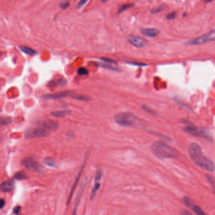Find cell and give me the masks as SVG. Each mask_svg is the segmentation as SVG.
<instances>
[{
  "label": "cell",
  "instance_id": "1",
  "mask_svg": "<svg viewBox=\"0 0 215 215\" xmlns=\"http://www.w3.org/2000/svg\"><path fill=\"white\" fill-rule=\"evenodd\" d=\"M189 155L196 165L208 172H214L215 165L211 160L204 156L201 148L197 143H192L189 147Z\"/></svg>",
  "mask_w": 215,
  "mask_h": 215
},
{
  "label": "cell",
  "instance_id": "2",
  "mask_svg": "<svg viewBox=\"0 0 215 215\" xmlns=\"http://www.w3.org/2000/svg\"><path fill=\"white\" fill-rule=\"evenodd\" d=\"M152 151L158 158H172L177 157L178 153L175 149L162 141H155L151 146Z\"/></svg>",
  "mask_w": 215,
  "mask_h": 215
},
{
  "label": "cell",
  "instance_id": "3",
  "mask_svg": "<svg viewBox=\"0 0 215 215\" xmlns=\"http://www.w3.org/2000/svg\"><path fill=\"white\" fill-rule=\"evenodd\" d=\"M114 120L119 125L124 127L137 126L140 122L138 117L129 113H121L116 114Z\"/></svg>",
  "mask_w": 215,
  "mask_h": 215
},
{
  "label": "cell",
  "instance_id": "4",
  "mask_svg": "<svg viewBox=\"0 0 215 215\" xmlns=\"http://www.w3.org/2000/svg\"><path fill=\"white\" fill-rule=\"evenodd\" d=\"M51 131L46 129L43 127H35V128L30 129L25 133V137L27 138H37L46 137L49 135Z\"/></svg>",
  "mask_w": 215,
  "mask_h": 215
},
{
  "label": "cell",
  "instance_id": "5",
  "mask_svg": "<svg viewBox=\"0 0 215 215\" xmlns=\"http://www.w3.org/2000/svg\"><path fill=\"white\" fill-rule=\"evenodd\" d=\"M215 40V30H212L208 33L204 34L197 38L191 40L189 42L191 45H201L209 42L214 41Z\"/></svg>",
  "mask_w": 215,
  "mask_h": 215
},
{
  "label": "cell",
  "instance_id": "6",
  "mask_svg": "<svg viewBox=\"0 0 215 215\" xmlns=\"http://www.w3.org/2000/svg\"><path fill=\"white\" fill-rule=\"evenodd\" d=\"M21 164L31 172H39L42 170V167L40 163L33 158H26L21 161Z\"/></svg>",
  "mask_w": 215,
  "mask_h": 215
},
{
  "label": "cell",
  "instance_id": "7",
  "mask_svg": "<svg viewBox=\"0 0 215 215\" xmlns=\"http://www.w3.org/2000/svg\"><path fill=\"white\" fill-rule=\"evenodd\" d=\"M184 131L187 133L193 136L200 137V138H202L210 140V136H209L206 132H205L204 130H202L198 127H196L194 126H187L184 128Z\"/></svg>",
  "mask_w": 215,
  "mask_h": 215
},
{
  "label": "cell",
  "instance_id": "8",
  "mask_svg": "<svg viewBox=\"0 0 215 215\" xmlns=\"http://www.w3.org/2000/svg\"><path fill=\"white\" fill-rule=\"evenodd\" d=\"M182 200L187 206L189 208L191 209V210L198 215H208L201 210V208H199L198 206L196 205L191 199H190L188 197H184L182 199Z\"/></svg>",
  "mask_w": 215,
  "mask_h": 215
},
{
  "label": "cell",
  "instance_id": "9",
  "mask_svg": "<svg viewBox=\"0 0 215 215\" xmlns=\"http://www.w3.org/2000/svg\"><path fill=\"white\" fill-rule=\"evenodd\" d=\"M128 41L131 44L138 48H144L147 44V42L145 39L141 37L136 35L130 36L128 38Z\"/></svg>",
  "mask_w": 215,
  "mask_h": 215
},
{
  "label": "cell",
  "instance_id": "10",
  "mask_svg": "<svg viewBox=\"0 0 215 215\" xmlns=\"http://www.w3.org/2000/svg\"><path fill=\"white\" fill-rule=\"evenodd\" d=\"M39 125L46 129L51 131L53 129H57L58 127L59 124L57 122H55V121H54L47 119V120L40 121V122H39Z\"/></svg>",
  "mask_w": 215,
  "mask_h": 215
},
{
  "label": "cell",
  "instance_id": "11",
  "mask_svg": "<svg viewBox=\"0 0 215 215\" xmlns=\"http://www.w3.org/2000/svg\"><path fill=\"white\" fill-rule=\"evenodd\" d=\"M86 158H85V161H84V163H83V165L82 166L81 169V170H79V173H78V175H77V177H76V180H75V182H74V183L73 184V187H72L71 191L70 194H69V198H68V201H67V204H69V202H70V201H71V200L72 196H73V193H74V191H75V189H76V188L77 184V183H78V182H79V179H80L81 176V174H82V173H83V169H85V165H86Z\"/></svg>",
  "mask_w": 215,
  "mask_h": 215
},
{
  "label": "cell",
  "instance_id": "12",
  "mask_svg": "<svg viewBox=\"0 0 215 215\" xmlns=\"http://www.w3.org/2000/svg\"><path fill=\"white\" fill-rule=\"evenodd\" d=\"M15 183L13 180L8 179L0 184V191L9 192L14 189Z\"/></svg>",
  "mask_w": 215,
  "mask_h": 215
},
{
  "label": "cell",
  "instance_id": "13",
  "mask_svg": "<svg viewBox=\"0 0 215 215\" xmlns=\"http://www.w3.org/2000/svg\"><path fill=\"white\" fill-rule=\"evenodd\" d=\"M70 94V92H58L55 93H52V94H47L44 95L42 98L44 100H49V99H60L64 97H66L69 95Z\"/></svg>",
  "mask_w": 215,
  "mask_h": 215
},
{
  "label": "cell",
  "instance_id": "14",
  "mask_svg": "<svg viewBox=\"0 0 215 215\" xmlns=\"http://www.w3.org/2000/svg\"><path fill=\"white\" fill-rule=\"evenodd\" d=\"M142 33L145 37L153 38V37H155L158 35L159 31L154 28H147V29H143L142 30Z\"/></svg>",
  "mask_w": 215,
  "mask_h": 215
},
{
  "label": "cell",
  "instance_id": "15",
  "mask_svg": "<svg viewBox=\"0 0 215 215\" xmlns=\"http://www.w3.org/2000/svg\"><path fill=\"white\" fill-rule=\"evenodd\" d=\"M20 49L21 51H22L23 52L25 53V54H28V55H30V56H33L37 54V52L35 50H34L32 48H29V47H27V46H20Z\"/></svg>",
  "mask_w": 215,
  "mask_h": 215
},
{
  "label": "cell",
  "instance_id": "16",
  "mask_svg": "<svg viewBox=\"0 0 215 215\" xmlns=\"http://www.w3.org/2000/svg\"><path fill=\"white\" fill-rule=\"evenodd\" d=\"M70 114L69 111H55V112H52L51 113L52 116L56 117V118H62V117H64L67 115Z\"/></svg>",
  "mask_w": 215,
  "mask_h": 215
},
{
  "label": "cell",
  "instance_id": "17",
  "mask_svg": "<svg viewBox=\"0 0 215 215\" xmlns=\"http://www.w3.org/2000/svg\"><path fill=\"white\" fill-rule=\"evenodd\" d=\"M12 122H13V119L10 117H0V125H8Z\"/></svg>",
  "mask_w": 215,
  "mask_h": 215
},
{
  "label": "cell",
  "instance_id": "18",
  "mask_svg": "<svg viewBox=\"0 0 215 215\" xmlns=\"http://www.w3.org/2000/svg\"><path fill=\"white\" fill-rule=\"evenodd\" d=\"M65 83H66L65 80L63 78H61V79H58V80H55V81H52V82H51V83H49V86H57V85H64Z\"/></svg>",
  "mask_w": 215,
  "mask_h": 215
},
{
  "label": "cell",
  "instance_id": "19",
  "mask_svg": "<svg viewBox=\"0 0 215 215\" xmlns=\"http://www.w3.org/2000/svg\"><path fill=\"white\" fill-rule=\"evenodd\" d=\"M100 183L99 182H96L94 186V187H93V188L92 189L91 191V196H90V198H91V199H92L93 198L95 197V195L96 194V192H97L98 191L99 188H100Z\"/></svg>",
  "mask_w": 215,
  "mask_h": 215
},
{
  "label": "cell",
  "instance_id": "20",
  "mask_svg": "<svg viewBox=\"0 0 215 215\" xmlns=\"http://www.w3.org/2000/svg\"><path fill=\"white\" fill-rule=\"evenodd\" d=\"M14 178L17 180H24L27 179V175L24 172H19L15 174Z\"/></svg>",
  "mask_w": 215,
  "mask_h": 215
},
{
  "label": "cell",
  "instance_id": "21",
  "mask_svg": "<svg viewBox=\"0 0 215 215\" xmlns=\"http://www.w3.org/2000/svg\"><path fill=\"white\" fill-rule=\"evenodd\" d=\"M43 162L46 165L50 167H56V165L55 161L53 159L51 158H45L43 160Z\"/></svg>",
  "mask_w": 215,
  "mask_h": 215
},
{
  "label": "cell",
  "instance_id": "22",
  "mask_svg": "<svg viewBox=\"0 0 215 215\" xmlns=\"http://www.w3.org/2000/svg\"><path fill=\"white\" fill-rule=\"evenodd\" d=\"M77 73H78L81 76H85V75L88 74V71L86 69V68L81 67L77 70Z\"/></svg>",
  "mask_w": 215,
  "mask_h": 215
},
{
  "label": "cell",
  "instance_id": "23",
  "mask_svg": "<svg viewBox=\"0 0 215 215\" xmlns=\"http://www.w3.org/2000/svg\"><path fill=\"white\" fill-rule=\"evenodd\" d=\"M102 177V171L101 169H99L96 171L95 177V180L96 182H99V180H101Z\"/></svg>",
  "mask_w": 215,
  "mask_h": 215
},
{
  "label": "cell",
  "instance_id": "24",
  "mask_svg": "<svg viewBox=\"0 0 215 215\" xmlns=\"http://www.w3.org/2000/svg\"><path fill=\"white\" fill-rule=\"evenodd\" d=\"M165 8H166V6H165L164 5H162L160 6H159V7H158L157 8H154L152 9V13H159V12L163 11Z\"/></svg>",
  "mask_w": 215,
  "mask_h": 215
},
{
  "label": "cell",
  "instance_id": "25",
  "mask_svg": "<svg viewBox=\"0 0 215 215\" xmlns=\"http://www.w3.org/2000/svg\"><path fill=\"white\" fill-rule=\"evenodd\" d=\"M74 98L77 100H83V101H88L90 100L89 96L87 95H77L76 96H74Z\"/></svg>",
  "mask_w": 215,
  "mask_h": 215
},
{
  "label": "cell",
  "instance_id": "26",
  "mask_svg": "<svg viewBox=\"0 0 215 215\" xmlns=\"http://www.w3.org/2000/svg\"><path fill=\"white\" fill-rule=\"evenodd\" d=\"M132 7V5H130V4L123 5V6H121V7L119 8V10H118V13H121V12H123L124 10H126V9H128V8H131Z\"/></svg>",
  "mask_w": 215,
  "mask_h": 215
},
{
  "label": "cell",
  "instance_id": "27",
  "mask_svg": "<svg viewBox=\"0 0 215 215\" xmlns=\"http://www.w3.org/2000/svg\"><path fill=\"white\" fill-rule=\"evenodd\" d=\"M69 3L67 1L62 2L60 4V7L62 9H63V10H65V9L69 7Z\"/></svg>",
  "mask_w": 215,
  "mask_h": 215
},
{
  "label": "cell",
  "instance_id": "28",
  "mask_svg": "<svg viewBox=\"0 0 215 215\" xmlns=\"http://www.w3.org/2000/svg\"><path fill=\"white\" fill-rule=\"evenodd\" d=\"M176 13L175 12H171L167 15V18L169 20H172L176 17Z\"/></svg>",
  "mask_w": 215,
  "mask_h": 215
},
{
  "label": "cell",
  "instance_id": "29",
  "mask_svg": "<svg viewBox=\"0 0 215 215\" xmlns=\"http://www.w3.org/2000/svg\"><path fill=\"white\" fill-rule=\"evenodd\" d=\"M20 211H21V207L19 206H17L15 207L14 208V210H13V212H14V213L15 214H19Z\"/></svg>",
  "mask_w": 215,
  "mask_h": 215
},
{
  "label": "cell",
  "instance_id": "30",
  "mask_svg": "<svg viewBox=\"0 0 215 215\" xmlns=\"http://www.w3.org/2000/svg\"><path fill=\"white\" fill-rule=\"evenodd\" d=\"M180 214L181 215H193L191 212H189V211H187L186 210H182L180 211Z\"/></svg>",
  "mask_w": 215,
  "mask_h": 215
},
{
  "label": "cell",
  "instance_id": "31",
  "mask_svg": "<svg viewBox=\"0 0 215 215\" xmlns=\"http://www.w3.org/2000/svg\"><path fill=\"white\" fill-rule=\"evenodd\" d=\"M5 205V200L4 199H0V210L3 208Z\"/></svg>",
  "mask_w": 215,
  "mask_h": 215
},
{
  "label": "cell",
  "instance_id": "32",
  "mask_svg": "<svg viewBox=\"0 0 215 215\" xmlns=\"http://www.w3.org/2000/svg\"><path fill=\"white\" fill-rule=\"evenodd\" d=\"M79 201L77 202H76V203L75 208H74V209L73 213H72V215H76V213H77V206H78Z\"/></svg>",
  "mask_w": 215,
  "mask_h": 215
},
{
  "label": "cell",
  "instance_id": "33",
  "mask_svg": "<svg viewBox=\"0 0 215 215\" xmlns=\"http://www.w3.org/2000/svg\"><path fill=\"white\" fill-rule=\"evenodd\" d=\"M86 3H87V1H81L78 3V5H77V7L78 8L82 7Z\"/></svg>",
  "mask_w": 215,
  "mask_h": 215
},
{
  "label": "cell",
  "instance_id": "34",
  "mask_svg": "<svg viewBox=\"0 0 215 215\" xmlns=\"http://www.w3.org/2000/svg\"><path fill=\"white\" fill-rule=\"evenodd\" d=\"M142 108H143V109L145 110L147 112H148L149 113L154 114V111H152V110H150V109H149V108H148V107H145V105H143V107H142Z\"/></svg>",
  "mask_w": 215,
  "mask_h": 215
},
{
  "label": "cell",
  "instance_id": "35",
  "mask_svg": "<svg viewBox=\"0 0 215 215\" xmlns=\"http://www.w3.org/2000/svg\"><path fill=\"white\" fill-rule=\"evenodd\" d=\"M104 61H106V62H108V63H114V62L113 61V60H108V59H105V58H103L102 59Z\"/></svg>",
  "mask_w": 215,
  "mask_h": 215
}]
</instances>
